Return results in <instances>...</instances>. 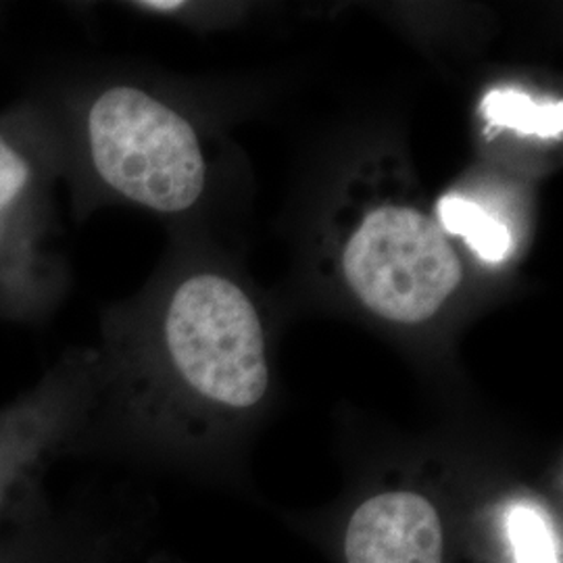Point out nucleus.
Returning a JSON list of instances; mask_svg holds the SVG:
<instances>
[{
	"label": "nucleus",
	"instance_id": "obj_1",
	"mask_svg": "<svg viewBox=\"0 0 563 563\" xmlns=\"http://www.w3.org/2000/svg\"><path fill=\"white\" fill-rule=\"evenodd\" d=\"M55 120L36 107L0 113V318L38 322L63 295Z\"/></svg>",
	"mask_w": 563,
	"mask_h": 563
},
{
	"label": "nucleus",
	"instance_id": "obj_2",
	"mask_svg": "<svg viewBox=\"0 0 563 563\" xmlns=\"http://www.w3.org/2000/svg\"><path fill=\"white\" fill-rule=\"evenodd\" d=\"M84 151L115 195L159 213L201 199L207 165L192 123L136 86H111L84 111Z\"/></svg>",
	"mask_w": 563,
	"mask_h": 563
},
{
	"label": "nucleus",
	"instance_id": "obj_3",
	"mask_svg": "<svg viewBox=\"0 0 563 563\" xmlns=\"http://www.w3.org/2000/svg\"><path fill=\"white\" fill-rule=\"evenodd\" d=\"M159 336L169 374L202 401L249 409L267 393L262 322L234 282L184 278L163 309Z\"/></svg>",
	"mask_w": 563,
	"mask_h": 563
},
{
	"label": "nucleus",
	"instance_id": "obj_4",
	"mask_svg": "<svg viewBox=\"0 0 563 563\" xmlns=\"http://www.w3.org/2000/svg\"><path fill=\"white\" fill-rule=\"evenodd\" d=\"M344 278L384 320H430L462 280V263L439 228L407 207H383L363 220L342 255Z\"/></svg>",
	"mask_w": 563,
	"mask_h": 563
},
{
	"label": "nucleus",
	"instance_id": "obj_5",
	"mask_svg": "<svg viewBox=\"0 0 563 563\" xmlns=\"http://www.w3.org/2000/svg\"><path fill=\"white\" fill-rule=\"evenodd\" d=\"M346 563H444L437 505L416 490H386L357 505L344 528Z\"/></svg>",
	"mask_w": 563,
	"mask_h": 563
},
{
	"label": "nucleus",
	"instance_id": "obj_6",
	"mask_svg": "<svg viewBox=\"0 0 563 563\" xmlns=\"http://www.w3.org/2000/svg\"><path fill=\"white\" fill-rule=\"evenodd\" d=\"M74 372L59 365L27 397L0 411V516L15 486L36 474L69 430Z\"/></svg>",
	"mask_w": 563,
	"mask_h": 563
},
{
	"label": "nucleus",
	"instance_id": "obj_7",
	"mask_svg": "<svg viewBox=\"0 0 563 563\" xmlns=\"http://www.w3.org/2000/svg\"><path fill=\"white\" fill-rule=\"evenodd\" d=\"M439 216L444 230L463 236L483 262L499 263L507 257L511 249L509 230L481 205L449 195L439 202Z\"/></svg>",
	"mask_w": 563,
	"mask_h": 563
},
{
	"label": "nucleus",
	"instance_id": "obj_8",
	"mask_svg": "<svg viewBox=\"0 0 563 563\" xmlns=\"http://www.w3.org/2000/svg\"><path fill=\"white\" fill-rule=\"evenodd\" d=\"M483 113L493 128H509L541 139L562 136V102L539 104L523 92L493 90L483 101Z\"/></svg>",
	"mask_w": 563,
	"mask_h": 563
},
{
	"label": "nucleus",
	"instance_id": "obj_9",
	"mask_svg": "<svg viewBox=\"0 0 563 563\" xmlns=\"http://www.w3.org/2000/svg\"><path fill=\"white\" fill-rule=\"evenodd\" d=\"M507 537L514 563H560V547L543 509L516 505L507 511Z\"/></svg>",
	"mask_w": 563,
	"mask_h": 563
}]
</instances>
